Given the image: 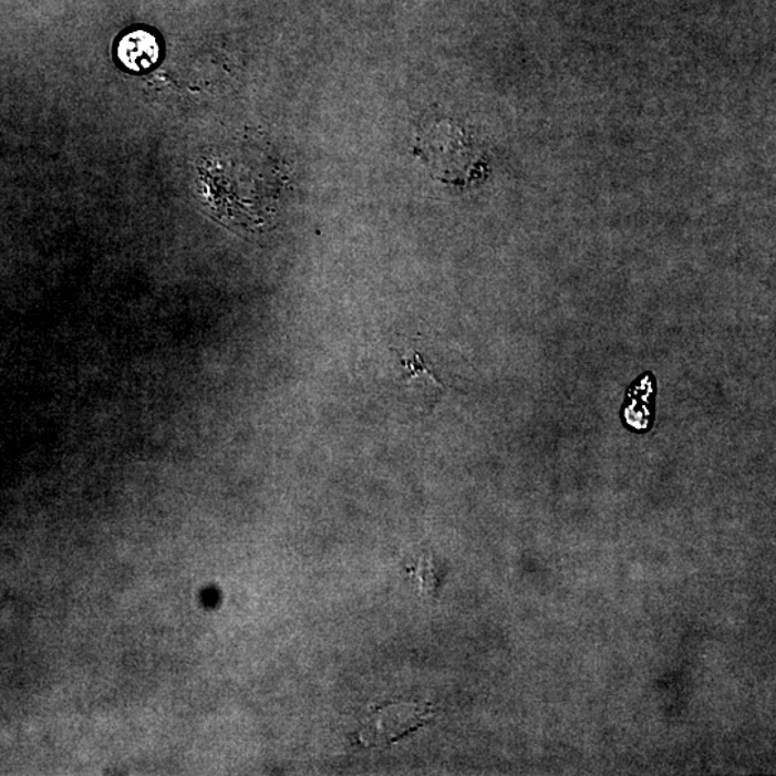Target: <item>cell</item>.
<instances>
[{"label": "cell", "instance_id": "6da1fadb", "mask_svg": "<svg viewBox=\"0 0 776 776\" xmlns=\"http://www.w3.org/2000/svg\"><path fill=\"white\" fill-rule=\"evenodd\" d=\"M417 156L431 168L433 176L447 183L470 182L480 167V157L459 127L438 123L418 134Z\"/></svg>", "mask_w": 776, "mask_h": 776}, {"label": "cell", "instance_id": "7a4b0ae2", "mask_svg": "<svg viewBox=\"0 0 776 776\" xmlns=\"http://www.w3.org/2000/svg\"><path fill=\"white\" fill-rule=\"evenodd\" d=\"M158 43L147 31H133L122 38L118 43V60L125 69L143 71L152 69L158 60Z\"/></svg>", "mask_w": 776, "mask_h": 776}]
</instances>
